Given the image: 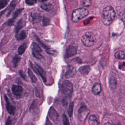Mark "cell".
I'll return each mask as SVG.
<instances>
[{
	"mask_svg": "<svg viewBox=\"0 0 125 125\" xmlns=\"http://www.w3.org/2000/svg\"><path fill=\"white\" fill-rule=\"evenodd\" d=\"M116 16V12L114 8L111 6L106 7L103 10L101 15V20L105 25H111Z\"/></svg>",
	"mask_w": 125,
	"mask_h": 125,
	"instance_id": "cell-1",
	"label": "cell"
},
{
	"mask_svg": "<svg viewBox=\"0 0 125 125\" xmlns=\"http://www.w3.org/2000/svg\"><path fill=\"white\" fill-rule=\"evenodd\" d=\"M89 11L84 8H79L75 10L72 13L71 20L73 23H77L87 16Z\"/></svg>",
	"mask_w": 125,
	"mask_h": 125,
	"instance_id": "cell-2",
	"label": "cell"
},
{
	"mask_svg": "<svg viewBox=\"0 0 125 125\" xmlns=\"http://www.w3.org/2000/svg\"><path fill=\"white\" fill-rule=\"evenodd\" d=\"M61 92L65 97H71L73 91V84L70 81H64L60 87Z\"/></svg>",
	"mask_w": 125,
	"mask_h": 125,
	"instance_id": "cell-3",
	"label": "cell"
},
{
	"mask_svg": "<svg viewBox=\"0 0 125 125\" xmlns=\"http://www.w3.org/2000/svg\"><path fill=\"white\" fill-rule=\"evenodd\" d=\"M81 41L83 45L87 47H91L94 45L96 42L94 34L91 32H87L82 37Z\"/></svg>",
	"mask_w": 125,
	"mask_h": 125,
	"instance_id": "cell-4",
	"label": "cell"
},
{
	"mask_svg": "<svg viewBox=\"0 0 125 125\" xmlns=\"http://www.w3.org/2000/svg\"><path fill=\"white\" fill-rule=\"evenodd\" d=\"M90 111L85 105L81 106L78 110L79 118L82 122H84L86 119Z\"/></svg>",
	"mask_w": 125,
	"mask_h": 125,
	"instance_id": "cell-5",
	"label": "cell"
},
{
	"mask_svg": "<svg viewBox=\"0 0 125 125\" xmlns=\"http://www.w3.org/2000/svg\"><path fill=\"white\" fill-rule=\"evenodd\" d=\"M31 66L34 71L36 73L39 74L41 76L44 83H46L47 81L46 73L44 70L37 64H36L35 66H34L31 63Z\"/></svg>",
	"mask_w": 125,
	"mask_h": 125,
	"instance_id": "cell-6",
	"label": "cell"
},
{
	"mask_svg": "<svg viewBox=\"0 0 125 125\" xmlns=\"http://www.w3.org/2000/svg\"><path fill=\"white\" fill-rule=\"evenodd\" d=\"M4 97L6 102V108L7 111L10 115H14L15 113L16 108L11 104L6 95H5Z\"/></svg>",
	"mask_w": 125,
	"mask_h": 125,
	"instance_id": "cell-7",
	"label": "cell"
},
{
	"mask_svg": "<svg viewBox=\"0 0 125 125\" xmlns=\"http://www.w3.org/2000/svg\"><path fill=\"white\" fill-rule=\"evenodd\" d=\"M11 90L13 94L17 97L21 96L23 91L22 87L21 86L15 84L12 86Z\"/></svg>",
	"mask_w": 125,
	"mask_h": 125,
	"instance_id": "cell-8",
	"label": "cell"
},
{
	"mask_svg": "<svg viewBox=\"0 0 125 125\" xmlns=\"http://www.w3.org/2000/svg\"><path fill=\"white\" fill-rule=\"evenodd\" d=\"M76 52L77 50L74 46L72 45H69L66 49L65 58H68L73 56L76 54Z\"/></svg>",
	"mask_w": 125,
	"mask_h": 125,
	"instance_id": "cell-9",
	"label": "cell"
},
{
	"mask_svg": "<svg viewBox=\"0 0 125 125\" xmlns=\"http://www.w3.org/2000/svg\"><path fill=\"white\" fill-rule=\"evenodd\" d=\"M29 110L30 113L33 114H36L38 113L39 111V108L37 100H35L33 101L30 106Z\"/></svg>",
	"mask_w": 125,
	"mask_h": 125,
	"instance_id": "cell-10",
	"label": "cell"
},
{
	"mask_svg": "<svg viewBox=\"0 0 125 125\" xmlns=\"http://www.w3.org/2000/svg\"><path fill=\"white\" fill-rule=\"evenodd\" d=\"M23 9H24L21 8V9H18L16 10V11L15 12L14 14L13 15L12 18L8 20V23H7V25L8 26L13 25L15 20L16 19L17 17H18V15L21 13V12Z\"/></svg>",
	"mask_w": 125,
	"mask_h": 125,
	"instance_id": "cell-11",
	"label": "cell"
},
{
	"mask_svg": "<svg viewBox=\"0 0 125 125\" xmlns=\"http://www.w3.org/2000/svg\"><path fill=\"white\" fill-rule=\"evenodd\" d=\"M101 91V87L100 84L98 83H95L92 88V91L93 94L95 95H99Z\"/></svg>",
	"mask_w": 125,
	"mask_h": 125,
	"instance_id": "cell-12",
	"label": "cell"
},
{
	"mask_svg": "<svg viewBox=\"0 0 125 125\" xmlns=\"http://www.w3.org/2000/svg\"><path fill=\"white\" fill-rule=\"evenodd\" d=\"M24 23L23 20L22 19L20 20L17 23L15 26V32L16 34V36L18 34V32L20 29H21L24 25Z\"/></svg>",
	"mask_w": 125,
	"mask_h": 125,
	"instance_id": "cell-13",
	"label": "cell"
},
{
	"mask_svg": "<svg viewBox=\"0 0 125 125\" xmlns=\"http://www.w3.org/2000/svg\"><path fill=\"white\" fill-rule=\"evenodd\" d=\"M90 70V68L89 66H84L79 68V71L82 75H87L89 73Z\"/></svg>",
	"mask_w": 125,
	"mask_h": 125,
	"instance_id": "cell-14",
	"label": "cell"
},
{
	"mask_svg": "<svg viewBox=\"0 0 125 125\" xmlns=\"http://www.w3.org/2000/svg\"><path fill=\"white\" fill-rule=\"evenodd\" d=\"M89 123L90 125H99V122L95 115H92L89 119Z\"/></svg>",
	"mask_w": 125,
	"mask_h": 125,
	"instance_id": "cell-15",
	"label": "cell"
},
{
	"mask_svg": "<svg viewBox=\"0 0 125 125\" xmlns=\"http://www.w3.org/2000/svg\"><path fill=\"white\" fill-rule=\"evenodd\" d=\"M117 80L116 79L114 76H112L109 79V85L112 89H116L117 87Z\"/></svg>",
	"mask_w": 125,
	"mask_h": 125,
	"instance_id": "cell-16",
	"label": "cell"
},
{
	"mask_svg": "<svg viewBox=\"0 0 125 125\" xmlns=\"http://www.w3.org/2000/svg\"><path fill=\"white\" fill-rule=\"evenodd\" d=\"M115 56L117 59H125V51L123 50L118 51L115 53Z\"/></svg>",
	"mask_w": 125,
	"mask_h": 125,
	"instance_id": "cell-17",
	"label": "cell"
},
{
	"mask_svg": "<svg viewBox=\"0 0 125 125\" xmlns=\"http://www.w3.org/2000/svg\"><path fill=\"white\" fill-rule=\"evenodd\" d=\"M75 70L72 69H69L65 73V76L67 79L73 78L75 75Z\"/></svg>",
	"mask_w": 125,
	"mask_h": 125,
	"instance_id": "cell-18",
	"label": "cell"
},
{
	"mask_svg": "<svg viewBox=\"0 0 125 125\" xmlns=\"http://www.w3.org/2000/svg\"><path fill=\"white\" fill-rule=\"evenodd\" d=\"M27 32L25 30L21 31L18 35H17V38L20 40H23L26 38L27 36Z\"/></svg>",
	"mask_w": 125,
	"mask_h": 125,
	"instance_id": "cell-19",
	"label": "cell"
},
{
	"mask_svg": "<svg viewBox=\"0 0 125 125\" xmlns=\"http://www.w3.org/2000/svg\"><path fill=\"white\" fill-rule=\"evenodd\" d=\"M41 7L45 11H51L53 8V6L51 4L43 3L41 5Z\"/></svg>",
	"mask_w": 125,
	"mask_h": 125,
	"instance_id": "cell-20",
	"label": "cell"
},
{
	"mask_svg": "<svg viewBox=\"0 0 125 125\" xmlns=\"http://www.w3.org/2000/svg\"><path fill=\"white\" fill-rule=\"evenodd\" d=\"M31 48L33 51H36L39 53L42 51L39 45L36 43L34 42L32 43L31 45Z\"/></svg>",
	"mask_w": 125,
	"mask_h": 125,
	"instance_id": "cell-21",
	"label": "cell"
},
{
	"mask_svg": "<svg viewBox=\"0 0 125 125\" xmlns=\"http://www.w3.org/2000/svg\"><path fill=\"white\" fill-rule=\"evenodd\" d=\"M27 48V45L26 43H23L20 45L18 49V53L19 55H21L24 53Z\"/></svg>",
	"mask_w": 125,
	"mask_h": 125,
	"instance_id": "cell-22",
	"label": "cell"
},
{
	"mask_svg": "<svg viewBox=\"0 0 125 125\" xmlns=\"http://www.w3.org/2000/svg\"><path fill=\"white\" fill-rule=\"evenodd\" d=\"M73 106H74V102H71L69 104V107L68 109V116L70 117H71L73 116Z\"/></svg>",
	"mask_w": 125,
	"mask_h": 125,
	"instance_id": "cell-23",
	"label": "cell"
},
{
	"mask_svg": "<svg viewBox=\"0 0 125 125\" xmlns=\"http://www.w3.org/2000/svg\"><path fill=\"white\" fill-rule=\"evenodd\" d=\"M28 73L29 75V76H30V78H31L32 83H36L37 81V78L36 76L34 75V74L32 72L31 70L30 69H29V68L28 69Z\"/></svg>",
	"mask_w": 125,
	"mask_h": 125,
	"instance_id": "cell-24",
	"label": "cell"
},
{
	"mask_svg": "<svg viewBox=\"0 0 125 125\" xmlns=\"http://www.w3.org/2000/svg\"><path fill=\"white\" fill-rule=\"evenodd\" d=\"M20 60V57L18 55H16L15 57H14L12 59V62H13V64L14 65V67L15 68H16L17 67L18 64Z\"/></svg>",
	"mask_w": 125,
	"mask_h": 125,
	"instance_id": "cell-25",
	"label": "cell"
},
{
	"mask_svg": "<svg viewBox=\"0 0 125 125\" xmlns=\"http://www.w3.org/2000/svg\"><path fill=\"white\" fill-rule=\"evenodd\" d=\"M62 121L64 125H70L67 116L64 114L62 115Z\"/></svg>",
	"mask_w": 125,
	"mask_h": 125,
	"instance_id": "cell-26",
	"label": "cell"
},
{
	"mask_svg": "<svg viewBox=\"0 0 125 125\" xmlns=\"http://www.w3.org/2000/svg\"><path fill=\"white\" fill-rule=\"evenodd\" d=\"M32 54L33 56L34 57L36 58L37 59H42L43 58L42 56L40 53L39 52H36V51H33L32 52Z\"/></svg>",
	"mask_w": 125,
	"mask_h": 125,
	"instance_id": "cell-27",
	"label": "cell"
},
{
	"mask_svg": "<svg viewBox=\"0 0 125 125\" xmlns=\"http://www.w3.org/2000/svg\"><path fill=\"white\" fill-rule=\"evenodd\" d=\"M51 20L50 18L47 17H44L42 21L43 25L44 26H47L50 24Z\"/></svg>",
	"mask_w": 125,
	"mask_h": 125,
	"instance_id": "cell-28",
	"label": "cell"
},
{
	"mask_svg": "<svg viewBox=\"0 0 125 125\" xmlns=\"http://www.w3.org/2000/svg\"><path fill=\"white\" fill-rule=\"evenodd\" d=\"M8 0H0V9L4 8L8 3Z\"/></svg>",
	"mask_w": 125,
	"mask_h": 125,
	"instance_id": "cell-29",
	"label": "cell"
},
{
	"mask_svg": "<svg viewBox=\"0 0 125 125\" xmlns=\"http://www.w3.org/2000/svg\"><path fill=\"white\" fill-rule=\"evenodd\" d=\"M92 4V1L90 0H85L83 1V5L84 6L88 7L91 6Z\"/></svg>",
	"mask_w": 125,
	"mask_h": 125,
	"instance_id": "cell-30",
	"label": "cell"
},
{
	"mask_svg": "<svg viewBox=\"0 0 125 125\" xmlns=\"http://www.w3.org/2000/svg\"><path fill=\"white\" fill-rule=\"evenodd\" d=\"M26 3L27 4L30 6L34 5L36 3V0H26L25 1Z\"/></svg>",
	"mask_w": 125,
	"mask_h": 125,
	"instance_id": "cell-31",
	"label": "cell"
},
{
	"mask_svg": "<svg viewBox=\"0 0 125 125\" xmlns=\"http://www.w3.org/2000/svg\"><path fill=\"white\" fill-rule=\"evenodd\" d=\"M62 105L64 107H67L68 105V100L67 97H65L62 100Z\"/></svg>",
	"mask_w": 125,
	"mask_h": 125,
	"instance_id": "cell-32",
	"label": "cell"
},
{
	"mask_svg": "<svg viewBox=\"0 0 125 125\" xmlns=\"http://www.w3.org/2000/svg\"><path fill=\"white\" fill-rule=\"evenodd\" d=\"M5 125H12V122L10 116L8 117L6 121Z\"/></svg>",
	"mask_w": 125,
	"mask_h": 125,
	"instance_id": "cell-33",
	"label": "cell"
},
{
	"mask_svg": "<svg viewBox=\"0 0 125 125\" xmlns=\"http://www.w3.org/2000/svg\"><path fill=\"white\" fill-rule=\"evenodd\" d=\"M46 52H47L48 54H51V55H55L56 54V51H55L50 50L48 49H47Z\"/></svg>",
	"mask_w": 125,
	"mask_h": 125,
	"instance_id": "cell-34",
	"label": "cell"
},
{
	"mask_svg": "<svg viewBox=\"0 0 125 125\" xmlns=\"http://www.w3.org/2000/svg\"><path fill=\"white\" fill-rule=\"evenodd\" d=\"M19 74H20V76L24 80L26 79V75H25V73L22 70H20L19 71Z\"/></svg>",
	"mask_w": 125,
	"mask_h": 125,
	"instance_id": "cell-35",
	"label": "cell"
},
{
	"mask_svg": "<svg viewBox=\"0 0 125 125\" xmlns=\"http://www.w3.org/2000/svg\"><path fill=\"white\" fill-rule=\"evenodd\" d=\"M35 94H36V96L38 97H40L41 95H40V92L39 90L37 89H36L35 90Z\"/></svg>",
	"mask_w": 125,
	"mask_h": 125,
	"instance_id": "cell-36",
	"label": "cell"
},
{
	"mask_svg": "<svg viewBox=\"0 0 125 125\" xmlns=\"http://www.w3.org/2000/svg\"><path fill=\"white\" fill-rule=\"evenodd\" d=\"M46 125H53V124L47 118V121H46Z\"/></svg>",
	"mask_w": 125,
	"mask_h": 125,
	"instance_id": "cell-37",
	"label": "cell"
},
{
	"mask_svg": "<svg viewBox=\"0 0 125 125\" xmlns=\"http://www.w3.org/2000/svg\"><path fill=\"white\" fill-rule=\"evenodd\" d=\"M6 11V10H3V11H1L0 12V18H1V17L2 16H3V15L4 14Z\"/></svg>",
	"mask_w": 125,
	"mask_h": 125,
	"instance_id": "cell-38",
	"label": "cell"
},
{
	"mask_svg": "<svg viewBox=\"0 0 125 125\" xmlns=\"http://www.w3.org/2000/svg\"><path fill=\"white\" fill-rule=\"evenodd\" d=\"M104 125H112L111 124V123H110L107 122V123H105V124H104Z\"/></svg>",
	"mask_w": 125,
	"mask_h": 125,
	"instance_id": "cell-39",
	"label": "cell"
},
{
	"mask_svg": "<svg viewBox=\"0 0 125 125\" xmlns=\"http://www.w3.org/2000/svg\"></svg>",
	"mask_w": 125,
	"mask_h": 125,
	"instance_id": "cell-40",
	"label": "cell"
},
{
	"mask_svg": "<svg viewBox=\"0 0 125 125\" xmlns=\"http://www.w3.org/2000/svg\"></svg>",
	"mask_w": 125,
	"mask_h": 125,
	"instance_id": "cell-41",
	"label": "cell"
},
{
	"mask_svg": "<svg viewBox=\"0 0 125 125\" xmlns=\"http://www.w3.org/2000/svg\"></svg>",
	"mask_w": 125,
	"mask_h": 125,
	"instance_id": "cell-42",
	"label": "cell"
}]
</instances>
